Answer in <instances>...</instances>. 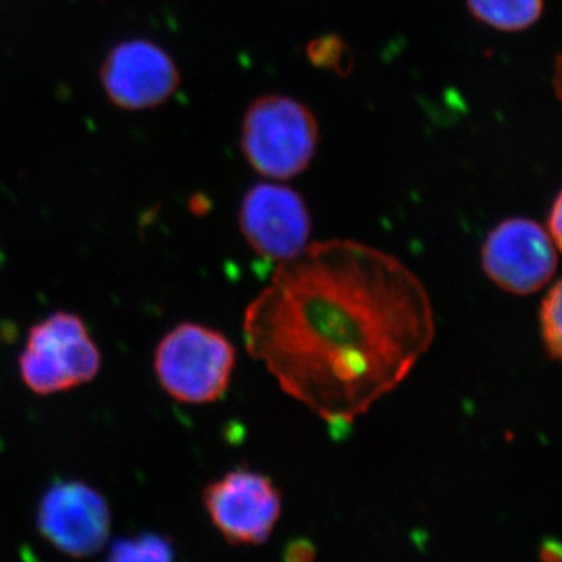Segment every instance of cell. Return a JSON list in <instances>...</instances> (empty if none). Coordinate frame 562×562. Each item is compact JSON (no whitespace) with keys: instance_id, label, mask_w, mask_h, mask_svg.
<instances>
[{"instance_id":"1","label":"cell","mask_w":562,"mask_h":562,"mask_svg":"<svg viewBox=\"0 0 562 562\" xmlns=\"http://www.w3.org/2000/svg\"><path fill=\"white\" fill-rule=\"evenodd\" d=\"M244 344L281 391L331 425L353 424L430 349L427 288L394 255L351 239L279 262L244 314Z\"/></svg>"},{"instance_id":"2","label":"cell","mask_w":562,"mask_h":562,"mask_svg":"<svg viewBox=\"0 0 562 562\" xmlns=\"http://www.w3.org/2000/svg\"><path fill=\"white\" fill-rule=\"evenodd\" d=\"M235 347L227 336L201 324L177 325L162 336L154 369L162 390L190 405L220 401L235 369Z\"/></svg>"},{"instance_id":"3","label":"cell","mask_w":562,"mask_h":562,"mask_svg":"<svg viewBox=\"0 0 562 562\" xmlns=\"http://www.w3.org/2000/svg\"><path fill=\"white\" fill-rule=\"evenodd\" d=\"M317 143L319 128L312 111L286 95L258 99L244 117V155L255 171L269 179H294L305 171Z\"/></svg>"},{"instance_id":"4","label":"cell","mask_w":562,"mask_h":562,"mask_svg":"<svg viewBox=\"0 0 562 562\" xmlns=\"http://www.w3.org/2000/svg\"><path fill=\"white\" fill-rule=\"evenodd\" d=\"M101 350L77 314L58 312L33 325L20 357L22 382L38 395L90 383L101 372Z\"/></svg>"},{"instance_id":"5","label":"cell","mask_w":562,"mask_h":562,"mask_svg":"<svg viewBox=\"0 0 562 562\" xmlns=\"http://www.w3.org/2000/svg\"><path fill=\"white\" fill-rule=\"evenodd\" d=\"M558 247L547 228L527 217L495 225L482 249L484 272L501 290L531 295L552 281L558 269Z\"/></svg>"},{"instance_id":"6","label":"cell","mask_w":562,"mask_h":562,"mask_svg":"<svg viewBox=\"0 0 562 562\" xmlns=\"http://www.w3.org/2000/svg\"><path fill=\"white\" fill-rule=\"evenodd\" d=\"M211 522L228 542L261 546L281 516V495L269 476L250 469L225 473L203 491Z\"/></svg>"},{"instance_id":"7","label":"cell","mask_w":562,"mask_h":562,"mask_svg":"<svg viewBox=\"0 0 562 562\" xmlns=\"http://www.w3.org/2000/svg\"><path fill=\"white\" fill-rule=\"evenodd\" d=\"M239 228L258 255L283 262L308 246L312 216L299 192L283 184L258 183L244 195Z\"/></svg>"},{"instance_id":"8","label":"cell","mask_w":562,"mask_h":562,"mask_svg":"<svg viewBox=\"0 0 562 562\" xmlns=\"http://www.w3.org/2000/svg\"><path fill=\"white\" fill-rule=\"evenodd\" d=\"M109 503L90 484L60 482L46 491L38 505L43 538L61 553L88 558L109 541Z\"/></svg>"},{"instance_id":"9","label":"cell","mask_w":562,"mask_h":562,"mask_svg":"<svg viewBox=\"0 0 562 562\" xmlns=\"http://www.w3.org/2000/svg\"><path fill=\"white\" fill-rule=\"evenodd\" d=\"M101 79L114 105L138 111L168 101L179 87L180 74L160 46L147 40H132L106 55Z\"/></svg>"},{"instance_id":"10","label":"cell","mask_w":562,"mask_h":562,"mask_svg":"<svg viewBox=\"0 0 562 562\" xmlns=\"http://www.w3.org/2000/svg\"><path fill=\"white\" fill-rule=\"evenodd\" d=\"M468 3L476 20L501 31H524L542 13V0H468Z\"/></svg>"},{"instance_id":"11","label":"cell","mask_w":562,"mask_h":562,"mask_svg":"<svg viewBox=\"0 0 562 562\" xmlns=\"http://www.w3.org/2000/svg\"><path fill=\"white\" fill-rule=\"evenodd\" d=\"M176 553L169 539L154 532L121 539L111 547L106 562H173Z\"/></svg>"},{"instance_id":"12","label":"cell","mask_w":562,"mask_h":562,"mask_svg":"<svg viewBox=\"0 0 562 562\" xmlns=\"http://www.w3.org/2000/svg\"><path fill=\"white\" fill-rule=\"evenodd\" d=\"M561 291V281H554V284L547 291L541 312H539L542 341L546 344L550 358L557 361L560 360L562 350Z\"/></svg>"},{"instance_id":"13","label":"cell","mask_w":562,"mask_h":562,"mask_svg":"<svg viewBox=\"0 0 562 562\" xmlns=\"http://www.w3.org/2000/svg\"><path fill=\"white\" fill-rule=\"evenodd\" d=\"M562 210H561V195L554 199L552 210H550L549 227L547 232L552 236L553 243L557 244L558 249H561L562 236Z\"/></svg>"},{"instance_id":"14","label":"cell","mask_w":562,"mask_h":562,"mask_svg":"<svg viewBox=\"0 0 562 562\" xmlns=\"http://www.w3.org/2000/svg\"><path fill=\"white\" fill-rule=\"evenodd\" d=\"M314 549L312 543L297 541L291 543L286 552V562H313Z\"/></svg>"}]
</instances>
